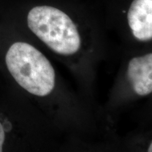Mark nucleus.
Instances as JSON below:
<instances>
[{
	"label": "nucleus",
	"mask_w": 152,
	"mask_h": 152,
	"mask_svg": "<svg viewBox=\"0 0 152 152\" xmlns=\"http://www.w3.org/2000/svg\"><path fill=\"white\" fill-rule=\"evenodd\" d=\"M5 64L14 80L30 94L45 96L54 90V68L46 57L29 43H13L6 53Z\"/></svg>",
	"instance_id": "f257e3e1"
},
{
	"label": "nucleus",
	"mask_w": 152,
	"mask_h": 152,
	"mask_svg": "<svg viewBox=\"0 0 152 152\" xmlns=\"http://www.w3.org/2000/svg\"><path fill=\"white\" fill-rule=\"evenodd\" d=\"M27 24L40 40L57 54L72 55L81 47L75 24L65 12L50 6H37L28 12Z\"/></svg>",
	"instance_id": "f03ea898"
},
{
	"label": "nucleus",
	"mask_w": 152,
	"mask_h": 152,
	"mask_svg": "<svg viewBox=\"0 0 152 152\" xmlns=\"http://www.w3.org/2000/svg\"><path fill=\"white\" fill-rule=\"evenodd\" d=\"M129 27L138 40L152 39V0H133L127 14Z\"/></svg>",
	"instance_id": "7ed1b4c3"
},
{
	"label": "nucleus",
	"mask_w": 152,
	"mask_h": 152,
	"mask_svg": "<svg viewBox=\"0 0 152 152\" xmlns=\"http://www.w3.org/2000/svg\"><path fill=\"white\" fill-rule=\"evenodd\" d=\"M133 90L140 96H147L152 91V54L134 57L130 61L127 71Z\"/></svg>",
	"instance_id": "20e7f679"
},
{
	"label": "nucleus",
	"mask_w": 152,
	"mask_h": 152,
	"mask_svg": "<svg viewBox=\"0 0 152 152\" xmlns=\"http://www.w3.org/2000/svg\"><path fill=\"white\" fill-rule=\"evenodd\" d=\"M151 147H152V144L151 143V144H150V147H149V150H148V151H150V152L152 151V150H151Z\"/></svg>",
	"instance_id": "39448f33"
}]
</instances>
